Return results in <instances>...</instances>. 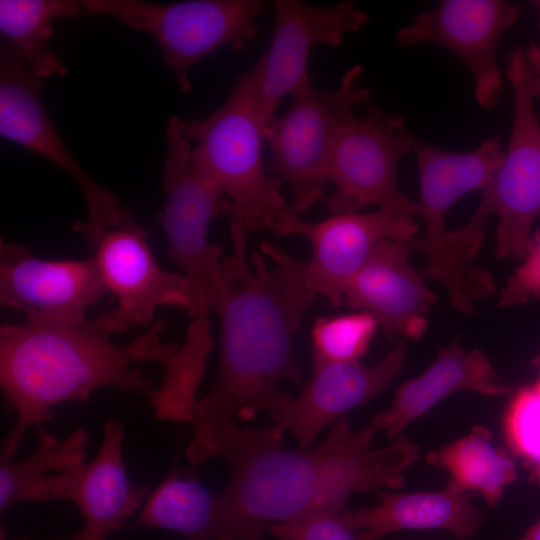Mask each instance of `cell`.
I'll list each match as a JSON object with an SVG mask.
<instances>
[{
  "mask_svg": "<svg viewBox=\"0 0 540 540\" xmlns=\"http://www.w3.org/2000/svg\"><path fill=\"white\" fill-rule=\"evenodd\" d=\"M246 232L229 220L232 253L222 260L212 299L220 327L218 371L211 390L196 402L191 442L235 423L234 418L251 420L260 411L284 408L291 398L281 382L302 378L293 337L317 298L306 262L266 241L260 250L272 267L258 252L248 259Z\"/></svg>",
  "mask_w": 540,
  "mask_h": 540,
  "instance_id": "6da1fadb",
  "label": "cell"
},
{
  "mask_svg": "<svg viewBox=\"0 0 540 540\" xmlns=\"http://www.w3.org/2000/svg\"><path fill=\"white\" fill-rule=\"evenodd\" d=\"M163 321L132 342L117 345L97 322L54 324L25 318L0 327V385L6 410L16 420L1 444L0 461H13L29 428L46 429L53 409L87 401L93 392L112 387L143 396L149 403L154 384L137 362L164 365L178 349L162 343Z\"/></svg>",
  "mask_w": 540,
  "mask_h": 540,
  "instance_id": "7a4b0ae2",
  "label": "cell"
},
{
  "mask_svg": "<svg viewBox=\"0 0 540 540\" xmlns=\"http://www.w3.org/2000/svg\"><path fill=\"white\" fill-rule=\"evenodd\" d=\"M283 434L273 425L255 429L233 423L189 444L192 463L217 456L229 469L211 540H262L273 524L328 509L334 481L329 439L292 451L282 447Z\"/></svg>",
  "mask_w": 540,
  "mask_h": 540,
  "instance_id": "3957f363",
  "label": "cell"
},
{
  "mask_svg": "<svg viewBox=\"0 0 540 540\" xmlns=\"http://www.w3.org/2000/svg\"><path fill=\"white\" fill-rule=\"evenodd\" d=\"M265 55L242 73L226 101L204 119L184 122L183 133L197 145L191 151L197 172L228 197L229 220L246 231L272 230L289 206L283 181L263 163V123L258 113Z\"/></svg>",
  "mask_w": 540,
  "mask_h": 540,
  "instance_id": "277c9868",
  "label": "cell"
},
{
  "mask_svg": "<svg viewBox=\"0 0 540 540\" xmlns=\"http://www.w3.org/2000/svg\"><path fill=\"white\" fill-rule=\"evenodd\" d=\"M413 150L419 172L420 198L417 216L424 234L414 239L427 265L424 279L439 281L447 289L451 307L468 316L476 314L475 302L495 292L496 282L488 270L471 272L456 258L446 242V217L451 206L466 193L483 189L505 156L500 135L485 138L470 152H451L415 136Z\"/></svg>",
  "mask_w": 540,
  "mask_h": 540,
  "instance_id": "5b68a950",
  "label": "cell"
},
{
  "mask_svg": "<svg viewBox=\"0 0 540 540\" xmlns=\"http://www.w3.org/2000/svg\"><path fill=\"white\" fill-rule=\"evenodd\" d=\"M361 64L350 67L332 91L316 89L308 77L292 94L294 100L282 116L263 126L271 149L267 169L287 182L293 201L289 209L299 215L316 202H324L332 157L354 107L370 99V89L359 86Z\"/></svg>",
  "mask_w": 540,
  "mask_h": 540,
  "instance_id": "8992f818",
  "label": "cell"
},
{
  "mask_svg": "<svg viewBox=\"0 0 540 540\" xmlns=\"http://www.w3.org/2000/svg\"><path fill=\"white\" fill-rule=\"evenodd\" d=\"M85 14H104L150 34L181 93H189L191 68L229 45L240 51L257 33L261 0H190L155 4L142 0H85Z\"/></svg>",
  "mask_w": 540,
  "mask_h": 540,
  "instance_id": "52a82bcc",
  "label": "cell"
},
{
  "mask_svg": "<svg viewBox=\"0 0 540 540\" xmlns=\"http://www.w3.org/2000/svg\"><path fill=\"white\" fill-rule=\"evenodd\" d=\"M184 121L177 115L168 119L165 130L167 154L161 181L166 202L159 219L168 243V255L186 278L191 318L209 317L216 276L223 250L208 241L209 224L227 214L229 201L222 190L197 172L191 160Z\"/></svg>",
  "mask_w": 540,
  "mask_h": 540,
  "instance_id": "ba28073f",
  "label": "cell"
},
{
  "mask_svg": "<svg viewBox=\"0 0 540 540\" xmlns=\"http://www.w3.org/2000/svg\"><path fill=\"white\" fill-rule=\"evenodd\" d=\"M506 77L512 87L510 138L503 162L482 189L470 221L485 226L486 218L496 215V257L524 258L533 223L540 216V122L528 88L522 45L508 55Z\"/></svg>",
  "mask_w": 540,
  "mask_h": 540,
  "instance_id": "9c48e42d",
  "label": "cell"
},
{
  "mask_svg": "<svg viewBox=\"0 0 540 540\" xmlns=\"http://www.w3.org/2000/svg\"><path fill=\"white\" fill-rule=\"evenodd\" d=\"M415 136L397 113L370 102L364 118L355 116L338 139L329 172L335 192L326 200L334 214L357 213L368 205L402 216L417 215L416 201L399 188L397 168L413 150Z\"/></svg>",
  "mask_w": 540,
  "mask_h": 540,
  "instance_id": "30bf717a",
  "label": "cell"
},
{
  "mask_svg": "<svg viewBox=\"0 0 540 540\" xmlns=\"http://www.w3.org/2000/svg\"><path fill=\"white\" fill-rule=\"evenodd\" d=\"M41 80L26 68L8 42L0 47V134L40 155L66 172L81 190L87 219L73 230L90 245L103 231L116 225L124 209L118 197L94 181L65 145L41 99Z\"/></svg>",
  "mask_w": 540,
  "mask_h": 540,
  "instance_id": "8fae6325",
  "label": "cell"
},
{
  "mask_svg": "<svg viewBox=\"0 0 540 540\" xmlns=\"http://www.w3.org/2000/svg\"><path fill=\"white\" fill-rule=\"evenodd\" d=\"M100 277L116 305L94 320L110 334L151 327L160 306L191 307L182 274L163 269L155 259L145 229L125 208L121 220L90 245Z\"/></svg>",
  "mask_w": 540,
  "mask_h": 540,
  "instance_id": "7c38bea8",
  "label": "cell"
},
{
  "mask_svg": "<svg viewBox=\"0 0 540 540\" xmlns=\"http://www.w3.org/2000/svg\"><path fill=\"white\" fill-rule=\"evenodd\" d=\"M419 228L414 217L383 210L334 214L319 222H306L288 208L272 231L278 237L295 235L310 243L308 283L317 296L338 307L347 285L379 242L391 239L412 243Z\"/></svg>",
  "mask_w": 540,
  "mask_h": 540,
  "instance_id": "4fadbf2b",
  "label": "cell"
},
{
  "mask_svg": "<svg viewBox=\"0 0 540 540\" xmlns=\"http://www.w3.org/2000/svg\"><path fill=\"white\" fill-rule=\"evenodd\" d=\"M518 17V7L506 0H443L398 29L395 39L404 47L434 42L456 55L474 78L477 103L492 109L503 89L499 41Z\"/></svg>",
  "mask_w": 540,
  "mask_h": 540,
  "instance_id": "5bb4252c",
  "label": "cell"
},
{
  "mask_svg": "<svg viewBox=\"0 0 540 540\" xmlns=\"http://www.w3.org/2000/svg\"><path fill=\"white\" fill-rule=\"evenodd\" d=\"M107 290L93 256L50 260L28 247L0 239V303L25 318L54 324H79Z\"/></svg>",
  "mask_w": 540,
  "mask_h": 540,
  "instance_id": "9a60e30c",
  "label": "cell"
},
{
  "mask_svg": "<svg viewBox=\"0 0 540 540\" xmlns=\"http://www.w3.org/2000/svg\"><path fill=\"white\" fill-rule=\"evenodd\" d=\"M125 435L124 423L108 417L93 460L45 478L39 502L69 500L84 520L83 528L65 540H106L108 534L124 527L150 495L147 485L135 486L129 480L123 458Z\"/></svg>",
  "mask_w": 540,
  "mask_h": 540,
  "instance_id": "2e32d148",
  "label": "cell"
},
{
  "mask_svg": "<svg viewBox=\"0 0 540 540\" xmlns=\"http://www.w3.org/2000/svg\"><path fill=\"white\" fill-rule=\"evenodd\" d=\"M274 27L263 68L258 113L263 126L276 114L279 101L293 94L309 76L306 72L312 49L323 44L340 46L347 33L369 22V15L350 0L329 8L300 0H275Z\"/></svg>",
  "mask_w": 540,
  "mask_h": 540,
  "instance_id": "e0dca14e",
  "label": "cell"
},
{
  "mask_svg": "<svg viewBox=\"0 0 540 540\" xmlns=\"http://www.w3.org/2000/svg\"><path fill=\"white\" fill-rule=\"evenodd\" d=\"M406 355L401 338L374 366L360 361L313 362V373L299 395L284 408L269 412L272 425L290 431L301 449L310 448L326 426L386 390L402 372Z\"/></svg>",
  "mask_w": 540,
  "mask_h": 540,
  "instance_id": "ac0fdd59",
  "label": "cell"
},
{
  "mask_svg": "<svg viewBox=\"0 0 540 540\" xmlns=\"http://www.w3.org/2000/svg\"><path fill=\"white\" fill-rule=\"evenodd\" d=\"M412 243L385 239L347 285L342 304L367 311L389 339H420L428 326L427 314L435 293L409 261Z\"/></svg>",
  "mask_w": 540,
  "mask_h": 540,
  "instance_id": "d6986e66",
  "label": "cell"
},
{
  "mask_svg": "<svg viewBox=\"0 0 540 540\" xmlns=\"http://www.w3.org/2000/svg\"><path fill=\"white\" fill-rule=\"evenodd\" d=\"M511 390L483 350H466L459 340H454L438 352L423 373L401 384L391 406L376 414L371 425L393 439L412 421L453 393L469 391L501 396Z\"/></svg>",
  "mask_w": 540,
  "mask_h": 540,
  "instance_id": "ffe728a7",
  "label": "cell"
},
{
  "mask_svg": "<svg viewBox=\"0 0 540 540\" xmlns=\"http://www.w3.org/2000/svg\"><path fill=\"white\" fill-rule=\"evenodd\" d=\"M380 503L351 513L356 540H378L396 531L444 529L458 539L475 535L484 522L483 512L455 480L436 492H380Z\"/></svg>",
  "mask_w": 540,
  "mask_h": 540,
  "instance_id": "44dd1931",
  "label": "cell"
},
{
  "mask_svg": "<svg viewBox=\"0 0 540 540\" xmlns=\"http://www.w3.org/2000/svg\"><path fill=\"white\" fill-rule=\"evenodd\" d=\"M81 14H85L83 1L1 0L0 31L20 54L27 70L42 80L67 73L59 57L49 49L51 20Z\"/></svg>",
  "mask_w": 540,
  "mask_h": 540,
  "instance_id": "7402d4cb",
  "label": "cell"
},
{
  "mask_svg": "<svg viewBox=\"0 0 540 540\" xmlns=\"http://www.w3.org/2000/svg\"><path fill=\"white\" fill-rule=\"evenodd\" d=\"M217 498L218 494L203 487L194 474L180 476L174 462L128 527L175 531L184 540H211Z\"/></svg>",
  "mask_w": 540,
  "mask_h": 540,
  "instance_id": "603a6c76",
  "label": "cell"
},
{
  "mask_svg": "<svg viewBox=\"0 0 540 540\" xmlns=\"http://www.w3.org/2000/svg\"><path fill=\"white\" fill-rule=\"evenodd\" d=\"M428 464L450 472L464 490L479 493L496 506L504 489L517 477L516 465L504 449L492 441L490 430L476 425L462 438L426 454Z\"/></svg>",
  "mask_w": 540,
  "mask_h": 540,
  "instance_id": "cb8c5ba5",
  "label": "cell"
},
{
  "mask_svg": "<svg viewBox=\"0 0 540 540\" xmlns=\"http://www.w3.org/2000/svg\"><path fill=\"white\" fill-rule=\"evenodd\" d=\"M38 448L19 462L0 461V512L20 501L39 502L47 472L60 473L85 460L89 435L78 428L63 439L46 430L37 435Z\"/></svg>",
  "mask_w": 540,
  "mask_h": 540,
  "instance_id": "d4e9b609",
  "label": "cell"
},
{
  "mask_svg": "<svg viewBox=\"0 0 540 540\" xmlns=\"http://www.w3.org/2000/svg\"><path fill=\"white\" fill-rule=\"evenodd\" d=\"M367 311L317 318L311 330L312 362H353L367 352L378 327Z\"/></svg>",
  "mask_w": 540,
  "mask_h": 540,
  "instance_id": "484cf974",
  "label": "cell"
},
{
  "mask_svg": "<svg viewBox=\"0 0 540 540\" xmlns=\"http://www.w3.org/2000/svg\"><path fill=\"white\" fill-rule=\"evenodd\" d=\"M504 422L508 444L534 474L540 470V390L535 385L516 393Z\"/></svg>",
  "mask_w": 540,
  "mask_h": 540,
  "instance_id": "4316f807",
  "label": "cell"
},
{
  "mask_svg": "<svg viewBox=\"0 0 540 540\" xmlns=\"http://www.w3.org/2000/svg\"><path fill=\"white\" fill-rule=\"evenodd\" d=\"M351 513L313 512L284 523H276L268 528L278 540H356L351 524Z\"/></svg>",
  "mask_w": 540,
  "mask_h": 540,
  "instance_id": "83f0119b",
  "label": "cell"
},
{
  "mask_svg": "<svg viewBox=\"0 0 540 540\" xmlns=\"http://www.w3.org/2000/svg\"><path fill=\"white\" fill-rule=\"evenodd\" d=\"M531 299L540 300V229L532 234L522 264L507 278L499 291L500 307H515Z\"/></svg>",
  "mask_w": 540,
  "mask_h": 540,
  "instance_id": "f1b7e54d",
  "label": "cell"
},
{
  "mask_svg": "<svg viewBox=\"0 0 540 540\" xmlns=\"http://www.w3.org/2000/svg\"><path fill=\"white\" fill-rule=\"evenodd\" d=\"M527 83L531 96L540 98V44L530 40L524 47Z\"/></svg>",
  "mask_w": 540,
  "mask_h": 540,
  "instance_id": "f546056e",
  "label": "cell"
},
{
  "mask_svg": "<svg viewBox=\"0 0 540 540\" xmlns=\"http://www.w3.org/2000/svg\"><path fill=\"white\" fill-rule=\"evenodd\" d=\"M518 540H540V519L530 526Z\"/></svg>",
  "mask_w": 540,
  "mask_h": 540,
  "instance_id": "4dcf8cb0",
  "label": "cell"
},
{
  "mask_svg": "<svg viewBox=\"0 0 540 540\" xmlns=\"http://www.w3.org/2000/svg\"><path fill=\"white\" fill-rule=\"evenodd\" d=\"M530 3L537 13V25L540 33V0H533Z\"/></svg>",
  "mask_w": 540,
  "mask_h": 540,
  "instance_id": "1f68e13d",
  "label": "cell"
},
{
  "mask_svg": "<svg viewBox=\"0 0 540 540\" xmlns=\"http://www.w3.org/2000/svg\"><path fill=\"white\" fill-rule=\"evenodd\" d=\"M535 386L540 390V377H539V380H538V382H537V384Z\"/></svg>",
  "mask_w": 540,
  "mask_h": 540,
  "instance_id": "d6a6232c",
  "label": "cell"
}]
</instances>
